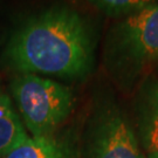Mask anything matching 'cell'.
<instances>
[{"mask_svg":"<svg viewBox=\"0 0 158 158\" xmlns=\"http://www.w3.org/2000/svg\"><path fill=\"white\" fill-rule=\"evenodd\" d=\"M109 17L123 18L158 2V0H87Z\"/></svg>","mask_w":158,"mask_h":158,"instance_id":"8","label":"cell"},{"mask_svg":"<svg viewBox=\"0 0 158 158\" xmlns=\"http://www.w3.org/2000/svg\"><path fill=\"white\" fill-rule=\"evenodd\" d=\"M104 55L110 70L124 81L158 61V2L121 18L108 32Z\"/></svg>","mask_w":158,"mask_h":158,"instance_id":"2","label":"cell"},{"mask_svg":"<svg viewBox=\"0 0 158 158\" xmlns=\"http://www.w3.org/2000/svg\"><path fill=\"white\" fill-rule=\"evenodd\" d=\"M70 150L64 142L54 135L28 137L2 158H70Z\"/></svg>","mask_w":158,"mask_h":158,"instance_id":"7","label":"cell"},{"mask_svg":"<svg viewBox=\"0 0 158 158\" xmlns=\"http://www.w3.org/2000/svg\"><path fill=\"white\" fill-rule=\"evenodd\" d=\"M28 138L8 94L0 85V158Z\"/></svg>","mask_w":158,"mask_h":158,"instance_id":"6","label":"cell"},{"mask_svg":"<svg viewBox=\"0 0 158 158\" xmlns=\"http://www.w3.org/2000/svg\"><path fill=\"white\" fill-rule=\"evenodd\" d=\"M138 121L143 149L150 153H158V80L147 79L138 94Z\"/></svg>","mask_w":158,"mask_h":158,"instance_id":"5","label":"cell"},{"mask_svg":"<svg viewBox=\"0 0 158 158\" xmlns=\"http://www.w3.org/2000/svg\"><path fill=\"white\" fill-rule=\"evenodd\" d=\"M91 158H145L129 122L117 108L104 109L91 145Z\"/></svg>","mask_w":158,"mask_h":158,"instance_id":"4","label":"cell"},{"mask_svg":"<svg viewBox=\"0 0 158 158\" xmlns=\"http://www.w3.org/2000/svg\"><path fill=\"white\" fill-rule=\"evenodd\" d=\"M95 32L81 13L54 5L26 19L6 48V62L21 74L83 79L94 63Z\"/></svg>","mask_w":158,"mask_h":158,"instance_id":"1","label":"cell"},{"mask_svg":"<svg viewBox=\"0 0 158 158\" xmlns=\"http://www.w3.org/2000/svg\"><path fill=\"white\" fill-rule=\"evenodd\" d=\"M11 90L32 137L54 135L75 103L69 87L35 74L18 75L12 81Z\"/></svg>","mask_w":158,"mask_h":158,"instance_id":"3","label":"cell"},{"mask_svg":"<svg viewBox=\"0 0 158 158\" xmlns=\"http://www.w3.org/2000/svg\"><path fill=\"white\" fill-rule=\"evenodd\" d=\"M147 158H158V153H150V155H148Z\"/></svg>","mask_w":158,"mask_h":158,"instance_id":"9","label":"cell"}]
</instances>
